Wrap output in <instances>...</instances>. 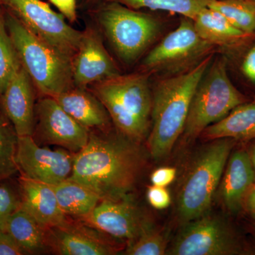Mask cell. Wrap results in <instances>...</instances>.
<instances>
[{"label": "cell", "instance_id": "cell-35", "mask_svg": "<svg viewBox=\"0 0 255 255\" xmlns=\"http://www.w3.org/2000/svg\"><path fill=\"white\" fill-rule=\"evenodd\" d=\"M244 206L249 214L255 219V183L246 196Z\"/></svg>", "mask_w": 255, "mask_h": 255}, {"label": "cell", "instance_id": "cell-16", "mask_svg": "<svg viewBox=\"0 0 255 255\" xmlns=\"http://www.w3.org/2000/svg\"><path fill=\"white\" fill-rule=\"evenodd\" d=\"M21 207L27 211L45 229L61 227L70 221L58 204L52 185L28 179L20 178Z\"/></svg>", "mask_w": 255, "mask_h": 255}, {"label": "cell", "instance_id": "cell-22", "mask_svg": "<svg viewBox=\"0 0 255 255\" xmlns=\"http://www.w3.org/2000/svg\"><path fill=\"white\" fill-rule=\"evenodd\" d=\"M4 231L26 254H39L48 250L47 229L42 227L21 206L9 216Z\"/></svg>", "mask_w": 255, "mask_h": 255}, {"label": "cell", "instance_id": "cell-40", "mask_svg": "<svg viewBox=\"0 0 255 255\" xmlns=\"http://www.w3.org/2000/svg\"></svg>", "mask_w": 255, "mask_h": 255}, {"label": "cell", "instance_id": "cell-10", "mask_svg": "<svg viewBox=\"0 0 255 255\" xmlns=\"http://www.w3.org/2000/svg\"><path fill=\"white\" fill-rule=\"evenodd\" d=\"M2 4L42 41L73 60L78 51L82 31L72 27L41 0H1Z\"/></svg>", "mask_w": 255, "mask_h": 255}, {"label": "cell", "instance_id": "cell-8", "mask_svg": "<svg viewBox=\"0 0 255 255\" xmlns=\"http://www.w3.org/2000/svg\"><path fill=\"white\" fill-rule=\"evenodd\" d=\"M217 49L199 36L192 19L182 16L177 27L146 53L140 71L159 78L177 75L194 68Z\"/></svg>", "mask_w": 255, "mask_h": 255}, {"label": "cell", "instance_id": "cell-26", "mask_svg": "<svg viewBox=\"0 0 255 255\" xmlns=\"http://www.w3.org/2000/svg\"><path fill=\"white\" fill-rule=\"evenodd\" d=\"M18 135L6 115L0 112V181L19 170L16 159Z\"/></svg>", "mask_w": 255, "mask_h": 255}, {"label": "cell", "instance_id": "cell-3", "mask_svg": "<svg viewBox=\"0 0 255 255\" xmlns=\"http://www.w3.org/2000/svg\"><path fill=\"white\" fill-rule=\"evenodd\" d=\"M150 75L139 70L92 85L121 134L137 142L150 132L152 107Z\"/></svg>", "mask_w": 255, "mask_h": 255}, {"label": "cell", "instance_id": "cell-21", "mask_svg": "<svg viewBox=\"0 0 255 255\" xmlns=\"http://www.w3.org/2000/svg\"><path fill=\"white\" fill-rule=\"evenodd\" d=\"M201 135L210 140L255 138V101L236 107L224 118L206 128Z\"/></svg>", "mask_w": 255, "mask_h": 255}, {"label": "cell", "instance_id": "cell-29", "mask_svg": "<svg viewBox=\"0 0 255 255\" xmlns=\"http://www.w3.org/2000/svg\"><path fill=\"white\" fill-rule=\"evenodd\" d=\"M21 206L14 191L6 186L0 187V230L4 231L6 221L13 213Z\"/></svg>", "mask_w": 255, "mask_h": 255}, {"label": "cell", "instance_id": "cell-30", "mask_svg": "<svg viewBox=\"0 0 255 255\" xmlns=\"http://www.w3.org/2000/svg\"><path fill=\"white\" fill-rule=\"evenodd\" d=\"M147 199L149 204L156 209H167L170 205V194L166 187L152 185L148 188L147 191Z\"/></svg>", "mask_w": 255, "mask_h": 255}, {"label": "cell", "instance_id": "cell-20", "mask_svg": "<svg viewBox=\"0 0 255 255\" xmlns=\"http://www.w3.org/2000/svg\"><path fill=\"white\" fill-rule=\"evenodd\" d=\"M199 36L217 48L235 49L247 44L255 35L236 28L219 11L206 7L193 19Z\"/></svg>", "mask_w": 255, "mask_h": 255}, {"label": "cell", "instance_id": "cell-39", "mask_svg": "<svg viewBox=\"0 0 255 255\" xmlns=\"http://www.w3.org/2000/svg\"><path fill=\"white\" fill-rule=\"evenodd\" d=\"M246 1H251V2L255 3V0H246Z\"/></svg>", "mask_w": 255, "mask_h": 255}, {"label": "cell", "instance_id": "cell-1", "mask_svg": "<svg viewBox=\"0 0 255 255\" xmlns=\"http://www.w3.org/2000/svg\"><path fill=\"white\" fill-rule=\"evenodd\" d=\"M137 142L121 134L90 132L86 145L75 153L69 179L85 186L102 200L128 196L141 173L144 160Z\"/></svg>", "mask_w": 255, "mask_h": 255}, {"label": "cell", "instance_id": "cell-4", "mask_svg": "<svg viewBox=\"0 0 255 255\" xmlns=\"http://www.w3.org/2000/svg\"><path fill=\"white\" fill-rule=\"evenodd\" d=\"M4 16L21 65L40 94L55 97L75 86L71 60L40 40L9 11Z\"/></svg>", "mask_w": 255, "mask_h": 255}, {"label": "cell", "instance_id": "cell-11", "mask_svg": "<svg viewBox=\"0 0 255 255\" xmlns=\"http://www.w3.org/2000/svg\"><path fill=\"white\" fill-rule=\"evenodd\" d=\"M36 121L33 134L43 143L77 153L88 142L90 130L69 115L53 97H43L38 101Z\"/></svg>", "mask_w": 255, "mask_h": 255}, {"label": "cell", "instance_id": "cell-6", "mask_svg": "<svg viewBox=\"0 0 255 255\" xmlns=\"http://www.w3.org/2000/svg\"><path fill=\"white\" fill-rule=\"evenodd\" d=\"M236 140H215L199 152L178 194L177 213L183 224L209 212Z\"/></svg>", "mask_w": 255, "mask_h": 255}, {"label": "cell", "instance_id": "cell-2", "mask_svg": "<svg viewBox=\"0 0 255 255\" xmlns=\"http://www.w3.org/2000/svg\"><path fill=\"white\" fill-rule=\"evenodd\" d=\"M214 55L184 73L159 78L156 82L152 90L151 127L147 141L149 152L154 159L168 155L182 133L194 92Z\"/></svg>", "mask_w": 255, "mask_h": 255}, {"label": "cell", "instance_id": "cell-9", "mask_svg": "<svg viewBox=\"0 0 255 255\" xmlns=\"http://www.w3.org/2000/svg\"><path fill=\"white\" fill-rule=\"evenodd\" d=\"M167 254L243 255L251 254L241 236L225 220L209 214L187 223Z\"/></svg>", "mask_w": 255, "mask_h": 255}, {"label": "cell", "instance_id": "cell-25", "mask_svg": "<svg viewBox=\"0 0 255 255\" xmlns=\"http://www.w3.org/2000/svg\"><path fill=\"white\" fill-rule=\"evenodd\" d=\"M208 7L222 14L236 28L255 35V4L246 0H214Z\"/></svg>", "mask_w": 255, "mask_h": 255}, {"label": "cell", "instance_id": "cell-33", "mask_svg": "<svg viewBox=\"0 0 255 255\" xmlns=\"http://www.w3.org/2000/svg\"><path fill=\"white\" fill-rule=\"evenodd\" d=\"M70 23L76 21L77 0H49Z\"/></svg>", "mask_w": 255, "mask_h": 255}, {"label": "cell", "instance_id": "cell-31", "mask_svg": "<svg viewBox=\"0 0 255 255\" xmlns=\"http://www.w3.org/2000/svg\"><path fill=\"white\" fill-rule=\"evenodd\" d=\"M177 175V169L174 167H163L156 169L150 176L152 185L166 187L172 184Z\"/></svg>", "mask_w": 255, "mask_h": 255}, {"label": "cell", "instance_id": "cell-15", "mask_svg": "<svg viewBox=\"0 0 255 255\" xmlns=\"http://www.w3.org/2000/svg\"><path fill=\"white\" fill-rule=\"evenodd\" d=\"M34 85L21 67L1 97L5 115L18 136L33 135L36 126Z\"/></svg>", "mask_w": 255, "mask_h": 255}, {"label": "cell", "instance_id": "cell-28", "mask_svg": "<svg viewBox=\"0 0 255 255\" xmlns=\"http://www.w3.org/2000/svg\"><path fill=\"white\" fill-rule=\"evenodd\" d=\"M167 242L163 234L152 228L150 224L135 240L129 243L126 255H162L167 251Z\"/></svg>", "mask_w": 255, "mask_h": 255}, {"label": "cell", "instance_id": "cell-17", "mask_svg": "<svg viewBox=\"0 0 255 255\" xmlns=\"http://www.w3.org/2000/svg\"><path fill=\"white\" fill-rule=\"evenodd\" d=\"M221 194L223 204L232 214L244 207L248 192L255 183V173L248 152L238 150L231 152L223 172Z\"/></svg>", "mask_w": 255, "mask_h": 255}, {"label": "cell", "instance_id": "cell-36", "mask_svg": "<svg viewBox=\"0 0 255 255\" xmlns=\"http://www.w3.org/2000/svg\"><path fill=\"white\" fill-rule=\"evenodd\" d=\"M85 4L92 5V6H98L102 3L107 2V1H114V0H82Z\"/></svg>", "mask_w": 255, "mask_h": 255}, {"label": "cell", "instance_id": "cell-23", "mask_svg": "<svg viewBox=\"0 0 255 255\" xmlns=\"http://www.w3.org/2000/svg\"><path fill=\"white\" fill-rule=\"evenodd\" d=\"M52 187L62 211L67 216L84 219L102 201L95 191L71 179H65Z\"/></svg>", "mask_w": 255, "mask_h": 255}, {"label": "cell", "instance_id": "cell-32", "mask_svg": "<svg viewBox=\"0 0 255 255\" xmlns=\"http://www.w3.org/2000/svg\"><path fill=\"white\" fill-rule=\"evenodd\" d=\"M23 251L12 237L6 231L0 230V255H25Z\"/></svg>", "mask_w": 255, "mask_h": 255}, {"label": "cell", "instance_id": "cell-27", "mask_svg": "<svg viewBox=\"0 0 255 255\" xmlns=\"http://www.w3.org/2000/svg\"><path fill=\"white\" fill-rule=\"evenodd\" d=\"M22 67L6 25L4 12L0 14V98L8 84Z\"/></svg>", "mask_w": 255, "mask_h": 255}, {"label": "cell", "instance_id": "cell-5", "mask_svg": "<svg viewBox=\"0 0 255 255\" xmlns=\"http://www.w3.org/2000/svg\"><path fill=\"white\" fill-rule=\"evenodd\" d=\"M95 15L116 54L127 65L135 63L147 53L163 31V23L157 16L116 1L98 5Z\"/></svg>", "mask_w": 255, "mask_h": 255}, {"label": "cell", "instance_id": "cell-7", "mask_svg": "<svg viewBox=\"0 0 255 255\" xmlns=\"http://www.w3.org/2000/svg\"><path fill=\"white\" fill-rule=\"evenodd\" d=\"M247 102L246 96L233 85L228 76L227 58L216 56L194 92L182 132L184 138L194 140L206 128Z\"/></svg>", "mask_w": 255, "mask_h": 255}, {"label": "cell", "instance_id": "cell-12", "mask_svg": "<svg viewBox=\"0 0 255 255\" xmlns=\"http://www.w3.org/2000/svg\"><path fill=\"white\" fill-rule=\"evenodd\" d=\"M75 153L67 150L41 147L32 135L18 136L16 159L22 175L55 185L70 177Z\"/></svg>", "mask_w": 255, "mask_h": 255}, {"label": "cell", "instance_id": "cell-24", "mask_svg": "<svg viewBox=\"0 0 255 255\" xmlns=\"http://www.w3.org/2000/svg\"><path fill=\"white\" fill-rule=\"evenodd\" d=\"M120 4L139 10L168 11L194 19L200 11L214 0H114Z\"/></svg>", "mask_w": 255, "mask_h": 255}, {"label": "cell", "instance_id": "cell-38", "mask_svg": "<svg viewBox=\"0 0 255 255\" xmlns=\"http://www.w3.org/2000/svg\"><path fill=\"white\" fill-rule=\"evenodd\" d=\"M4 6V5L2 4V1H1V0H0V14H1V13L3 12L2 11V7Z\"/></svg>", "mask_w": 255, "mask_h": 255}, {"label": "cell", "instance_id": "cell-18", "mask_svg": "<svg viewBox=\"0 0 255 255\" xmlns=\"http://www.w3.org/2000/svg\"><path fill=\"white\" fill-rule=\"evenodd\" d=\"M48 249L60 255H108L114 250L107 242L85 228L73 226L47 229Z\"/></svg>", "mask_w": 255, "mask_h": 255}, {"label": "cell", "instance_id": "cell-14", "mask_svg": "<svg viewBox=\"0 0 255 255\" xmlns=\"http://www.w3.org/2000/svg\"><path fill=\"white\" fill-rule=\"evenodd\" d=\"M71 66L74 85L83 88L121 74L117 63L106 49L100 33L92 26L82 31Z\"/></svg>", "mask_w": 255, "mask_h": 255}, {"label": "cell", "instance_id": "cell-13", "mask_svg": "<svg viewBox=\"0 0 255 255\" xmlns=\"http://www.w3.org/2000/svg\"><path fill=\"white\" fill-rule=\"evenodd\" d=\"M80 220L88 227L129 243L135 241L150 225L128 196L119 200H102L88 216Z\"/></svg>", "mask_w": 255, "mask_h": 255}, {"label": "cell", "instance_id": "cell-34", "mask_svg": "<svg viewBox=\"0 0 255 255\" xmlns=\"http://www.w3.org/2000/svg\"><path fill=\"white\" fill-rule=\"evenodd\" d=\"M243 75L255 85V45L247 52L241 64Z\"/></svg>", "mask_w": 255, "mask_h": 255}, {"label": "cell", "instance_id": "cell-37", "mask_svg": "<svg viewBox=\"0 0 255 255\" xmlns=\"http://www.w3.org/2000/svg\"><path fill=\"white\" fill-rule=\"evenodd\" d=\"M248 153H249L250 157H251L252 164H253L255 173V142L253 145L252 146L251 150H250V152H248Z\"/></svg>", "mask_w": 255, "mask_h": 255}, {"label": "cell", "instance_id": "cell-19", "mask_svg": "<svg viewBox=\"0 0 255 255\" xmlns=\"http://www.w3.org/2000/svg\"><path fill=\"white\" fill-rule=\"evenodd\" d=\"M53 98L69 115L88 130H104L110 125L112 119L105 105L87 88L74 86Z\"/></svg>", "mask_w": 255, "mask_h": 255}]
</instances>
